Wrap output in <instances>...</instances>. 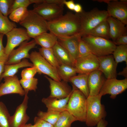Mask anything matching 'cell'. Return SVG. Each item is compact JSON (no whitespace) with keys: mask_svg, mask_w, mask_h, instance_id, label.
<instances>
[{"mask_svg":"<svg viewBox=\"0 0 127 127\" xmlns=\"http://www.w3.org/2000/svg\"><path fill=\"white\" fill-rule=\"evenodd\" d=\"M99 62L98 70L103 74L106 79L116 78L117 64L112 54L98 57Z\"/></svg>","mask_w":127,"mask_h":127,"instance_id":"17","label":"cell"},{"mask_svg":"<svg viewBox=\"0 0 127 127\" xmlns=\"http://www.w3.org/2000/svg\"><path fill=\"white\" fill-rule=\"evenodd\" d=\"M4 34L0 33V62L5 63L7 61L8 56L5 54L4 48L2 44V40Z\"/></svg>","mask_w":127,"mask_h":127,"instance_id":"40","label":"cell"},{"mask_svg":"<svg viewBox=\"0 0 127 127\" xmlns=\"http://www.w3.org/2000/svg\"><path fill=\"white\" fill-rule=\"evenodd\" d=\"M64 5H65L69 9L73 11L75 4L73 0L67 1L64 0Z\"/></svg>","mask_w":127,"mask_h":127,"instance_id":"43","label":"cell"},{"mask_svg":"<svg viewBox=\"0 0 127 127\" xmlns=\"http://www.w3.org/2000/svg\"><path fill=\"white\" fill-rule=\"evenodd\" d=\"M81 39L87 45L92 53L97 57L112 54L116 46L109 39L90 35L84 36Z\"/></svg>","mask_w":127,"mask_h":127,"instance_id":"6","label":"cell"},{"mask_svg":"<svg viewBox=\"0 0 127 127\" xmlns=\"http://www.w3.org/2000/svg\"><path fill=\"white\" fill-rule=\"evenodd\" d=\"M72 86V91L67 104L66 111L77 121L85 122L87 98L78 89L74 86Z\"/></svg>","mask_w":127,"mask_h":127,"instance_id":"3","label":"cell"},{"mask_svg":"<svg viewBox=\"0 0 127 127\" xmlns=\"http://www.w3.org/2000/svg\"><path fill=\"white\" fill-rule=\"evenodd\" d=\"M7 43L4 48L5 52L8 57L11 52L23 42L29 40L30 37L25 29L15 28L6 35Z\"/></svg>","mask_w":127,"mask_h":127,"instance_id":"9","label":"cell"},{"mask_svg":"<svg viewBox=\"0 0 127 127\" xmlns=\"http://www.w3.org/2000/svg\"><path fill=\"white\" fill-rule=\"evenodd\" d=\"M112 54L117 64L125 61L127 65V44L116 46Z\"/></svg>","mask_w":127,"mask_h":127,"instance_id":"29","label":"cell"},{"mask_svg":"<svg viewBox=\"0 0 127 127\" xmlns=\"http://www.w3.org/2000/svg\"><path fill=\"white\" fill-rule=\"evenodd\" d=\"M107 4L109 16L116 18L127 25V0H109Z\"/></svg>","mask_w":127,"mask_h":127,"instance_id":"13","label":"cell"},{"mask_svg":"<svg viewBox=\"0 0 127 127\" xmlns=\"http://www.w3.org/2000/svg\"><path fill=\"white\" fill-rule=\"evenodd\" d=\"M88 35L108 39H110L109 25L107 20L98 24L87 35Z\"/></svg>","mask_w":127,"mask_h":127,"instance_id":"26","label":"cell"},{"mask_svg":"<svg viewBox=\"0 0 127 127\" xmlns=\"http://www.w3.org/2000/svg\"><path fill=\"white\" fill-rule=\"evenodd\" d=\"M16 27L15 23L10 20L7 16L4 15L0 12V33L6 35L15 28Z\"/></svg>","mask_w":127,"mask_h":127,"instance_id":"32","label":"cell"},{"mask_svg":"<svg viewBox=\"0 0 127 127\" xmlns=\"http://www.w3.org/2000/svg\"><path fill=\"white\" fill-rule=\"evenodd\" d=\"M33 39L36 44L40 45L42 48L47 49L52 48L58 41L57 37L50 32L42 33Z\"/></svg>","mask_w":127,"mask_h":127,"instance_id":"23","label":"cell"},{"mask_svg":"<svg viewBox=\"0 0 127 127\" xmlns=\"http://www.w3.org/2000/svg\"><path fill=\"white\" fill-rule=\"evenodd\" d=\"M4 78V82L0 84V97L12 94H18L22 96L24 95V91L16 75L6 77Z\"/></svg>","mask_w":127,"mask_h":127,"instance_id":"16","label":"cell"},{"mask_svg":"<svg viewBox=\"0 0 127 127\" xmlns=\"http://www.w3.org/2000/svg\"><path fill=\"white\" fill-rule=\"evenodd\" d=\"M117 75L123 76L125 78H127V65L125 67L123 68L122 71L117 73Z\"/></svg>","mask_w":127,"mask_h":127,"instance_id":"46","label":"cell"},{"mask_svg":"<svg viewBox=\"0 0 127 127\" xmlns=\"http://www.w3.org/2000/svg\"><path fill=\"white\" fill-rule=\"evenodd\" d=\"M91 53L87 45L81 38L79 43L78 58L85 56Z\"/></svg>","mask_w":127,"mask_h":127,"instance_id":"37","label":"cell"},{"mask_svg":"<svg viewBox=\"0 0 127 127\" xmlns=\"http://www.w3.org/2000/svg\"><path fill=\"white\" fill-rule=\"evenodd\" d=\"M77 119L67 111L61 112L54 127H71L72 123Z\"/></svg>","mask_w":127,"mask_h":127,"instance_id":"28","label":"cell"},{"mask_svg":"<svg viewBox=\"0 0 127 127\" xmlns=\"http://www.w3.org/2000/svg\"><path fill=\"white\" fill-rule=\"evenodd\" d=\"M36 44L34 39L29 42L28 40L23 42L17 48L14 49L11 52L5 64H17L20 62L23 59L29 58L30 54L29 52L31 49L35 48Z\"/></svg>","mask_w":127,"mask_h":127,"instance_id":"11","label":"cell"},{"mask_svg":"<svg viewBox=\"0 0 127 127\" xmlns=\"http://www.w3.org/2000/svg\"><path fill=\"white\" fill-rule=\"evenodd\" d=\"M81 27L79 35L81 37L87 35L102 22L106 20L109 16L107 10L94 8L89 11L83 10L79 13Z\"/></svg>","mask_w":127,"mask_h":127,"instance_id":"4","label":"cell"},{"mask_svg":"<svg viewBox=\"0 0 127 127\" xmlns=\"http://www.w3.org/2000/svg\"><path fill=\"white\" fill-rule=\"evenodd\" d=\"M114 43L116 46L127 44V35H122L119 37Z\"/></svg>","mask_w":127,"mask_h":127,"instance_id":"42","label":"cell"},{"mask_svg":"<svg viewBox=\"0 0 127 127\" xmlns=\"http://www.w3.org/2000/svg\"><path fill=\"white\" fill-rule=\"evenodd\" d=\"M57 38L58 43L69 54L74 67L78 58L79 43L81 37L78 34L70 36Z\"/></svg>","mask_w":127,"mask_h":127,"instance_id":"15","label":"cell"},{"mask_svg":"<svg viewBox=\"0 0 127 127\" xmlns=\"http://www.w3.org/2000/svg\"><path fill=\"white\" fill-rule=\"evenodd\" d=\"M88 75L78 74L71 77L69 82L81 91L87 98L89 95L88 83Z\"/></svg>","mask_w":127,"mask_h":127,"instance_id":"22","label":"cell"},{"mask_svg":"<svg viewBox=\"0 0 127 127\" xmlns=\"http://www.w3.org/2000/svg\"><path fill=\"white\" fill-rule=\"evenodd\" d=\"M34 124L36 125V127H54L53 125L38 116L34 118Z\"/></svg>","mask_w":127,"mask_h":127,"instance_id":"41","label":"cell"},{"mask_svg":"<svg viewBox=\"0 0 127 127\" xmlns=\"http://www.w3.org/2000/svg\"><path fill=\"white\" fill-rule=\"evenodd\" d=\"M14 0H0V12L7 16L11 13L12 4Z\"/></svg>","mask_w":127,"mask_h":127,"instance_id":"36","label":"cell"},{"mask_svg":"<svg viewBox=\"0 0 127 127\" xmlns=\"http://www.w3.org/2000/svg\"><path fill=\"white\" fill-rule=\"evenodd\" d=\"M11 117L5 104L0 101V127H10Z\"/></svg>","mask_w":127,"mask_h":127,"instance_id":"33","label":"cell"},{"mask_svg":"<svg viewBox=\"0 0 127 127\" xmlns=\"http://www.w3.org/2000/svg\"><path fill=\"white\" fill-rule=\"evenodd\" d=\"M108 124L107 121L103 119L100 121L96 125L97 127H106Z\"/></svg>","mask_w":127,"mask_h":127,"instance_id":"45","label":"cell"},{"mask_svg":"<svg viewBox=\"0 0 127 127\" xmlns=\"http://www.w3.org/2000/svg\"><path fill=\"white\" fill-rule=\"evenodd\" d=\"M52 48L60 65L63 64L74 67L69 54L58 41Z\"/></svg>","mask_w":127,"mask_h":127,"instance_id":"25","label":"cell"},{"mask_svg":"<svg viewBox=\"0 0 127 127\" xmlns=\"http://www.w3.org/2000/svg\"><path fill=\"white\" fill-rule=\"evenodd\" d=\"M27 8L21 7L13 11L9 15V18L12 22L19 23L25 17L28 12Z\"/></svg>","mask_w":127,"mask_h":127,"instance_id":"34","label":"cell"},{"mask_svg":"<svg viewBox=\"0 0 127 127\" xmlns=\"http://www.w3.org/2000/svg\"><path fill=\"white\" fill-rule=\"evenodd\" d=\"M107 20L109 25L110 38L114 43L120 36L127 35L126 25L121 21L111 16H108Z\"/></svg>","mask_w":127,"mask_h":127,"instance_id":"20","label":"cell"},{"mask_svg":"<svg viewBox=\"0 0 127 127\" xmlns=\"http://www.w3.org/2000/svg\"><path fill=\"white\" fill-rule=\"evenodd\" d=\"M64 5L45 2L34 4L33 10L47 22L54 20L63 15Z\"/></svg>","mask_w":127,"mask_h":127,"instance_id":"7","label":"cell"},{"mask_svg":"<svg viewBox=\"0 0 127 127\" xmlns=\"http://www.w3.org/2000/svg\"><path fill=\"white\" fill-rule=\"evenodd\" d=\"M102 96L99 94L89 96L86 100L85 123L88 127L96 125L101 120L105 119L107 113L104 105L101 103Z\"/></svg>","mask_w":127,"mask_h":127,"instance_id":"2","label":"cell"},{"mask_svg":"<svg viewBox=\"0 0 127 127\" xmlns=\"http://www.w3.org/2000/svg\"><path fill=\"white\" fill-rule=\"evenodd\" d=\"M81 5L79 4H75L73 11L76 13H79L83 11Z\"/></svg>","mask_w":127,"mask_h":127,"instance_id":"44","label":"cell"},{"mask_svg":"<svg viewBox=\"0 0 127 127\" xmlns=\"http://www.w3.org/2000/svg\"><path fill=\"white\" fill-rule=\"evenodd\" d=\"M19 23L25 28L30 37L33 39L48 31L47 21L33 10H28L26 16Z\"/></svg>","mask_w":127,"mask_h":127,"instance_id":"5","label":"cell"},{"mask_svg":"<svg viewBox=\"0 0 127 127\" xmlns=\"http://www.w3.org/2000/svg\"><path fill=\"white\" fill-rule=\"evenodd\" d=\"M5 63L4 62H0V76L4 71Z\"/></svg>","mask_w":127,"mask_h":127,"instance_id":"47","label":"cell"},{"mask_svg":"<svg viewBox=\"0 0 127 127\" xmlns=\"http://www.w3.org/2000/svg\"><path fill=\"white\" fill-rule=\"evenodd\" d=\"M24 97L22 102L16 108L15 113L11 116L10 127H21L27 124L29 119L27 113L29 97L28 92L25 91Z\"/></svg>","mask_w":127,"mask_h":127,"instance_id":"14","label":"cell"},{"mask_svg":"<svg viewBox=\"0 0 127 127\" xmlns=\"http://www.w3.org/2000/svg\"><path fill=\"white\" fill-rule=\"evenodd\" d=\"M37 73L36 67L33 66L23 69L21 74V79H28L34 77V76Z\"/></svg>","mask_w":127,"mask_h":127,"instance_id":"38","label":"cell"},{"mask_svg":"<svg viewBox=\"0 0 127 127\" xmlns=\"http://www.w3.org/2000/svg\"><path fill=\"white\" fill-rule=\"evenodd\" d=\"M106 79L102 73L98 69L90 73L88 78L89 96L98 95Z\"/></svg>","mask_w":127,"mask_h":127,"instance_id":"19","label":"cell"},{"mask_svg":"<svg viewBox=\"0 0 127 127\" xmlns=\"http://www.w3.org/2000/svg\"><path fill=\"white\" fill-rule=\"evenodd\" d=\"M70 95L65 98L61 99L49 96L47 98H43L42 102L46 106L47 111H53L61 112L66 111L67 104Z\"/></svg>","mask_w":127,"mask_h":127,"instance_id":"21","label":"cell"},{"mask_svg":"<svg viewBox=\"0 0 127 127\" xmlns=\"http://www.w3.org/2000/svg\"><path fill=\"white\" fill-rule=\"evenodd\" d=\"M29 59L33 66L36 68L37 73L39 74L47 75L56 81L61 80L56 68L47 62L39 52L36 51L32 52L30 54Z\"/></svg>","mask_w":127,"mask_h":127,"instance_id":"8","label":"cell"},{"mask_svg":"<svg viewBox=\"0 0 127 127\" xmlns=\"http://www.w3.org/2000/svg\"><path fill=\"white\" fill-rule=\"evenodd\" d=\"M39 52L49 64L56 68L60 65L54 53L52 48L47 49L41 48Z\"/></svg>","mask_w":127,"mask_h":127,"instance_id":"30","label":"cell"},{"mask_svg":"<svg viewBox=\"0 0 127 127\" xmlns=\"http://www.w3.org/2000/svg\"><path fill=\"white\" fill-rule=\"evenodd\" d=\"M81 27L79 14L68 12L52 21L47 22L48 31L57 37L79 34Z\"/></svg>","mask_w":127,"mask_h":127,"instance_id":"1","label":"cell"},{"mask_svg":"<svg viewBox=\"0 0 127 127\" xmlns=\"http://www.w3.org/2000/svg\"><path fill=\"white\" fill-rule=\"evenodd\" d=\"M45 76L50 84V93L49 96L61 99L65 98L70 95L72 89L67 82L63 80L56 81Z\"/></svg>","mask_w":127,"mask_h":127,"instance_id":"18","label":"cell"},{"mask_svg":"<svg viewBox=\"0 0 127 127\" xmlns=\"http://www.w3.org/2000/svg\"><path fill=\"white\" fill-rule=\"evenodd\" d=\"M20 80V83L25 91H35L37 88L38 79L33 77L28 79H21Z\"/></svg>","mask_w":127,"mask_h":127,"instance_id":"35","label":"cell"},{"mask_svg":"<svg viewBox=\"0 0 127 127\" xmlns=\"http://www.w3.org/2000/svg\"><path fill=\"white\" fill-rule=\"evenodd\" d=\"M33 65L26 59H23L18 63L10 64H5L4 71L0 76V82L2 79L9 76H13L17 72L20 68L26 67H32Z\"/></svg>","mask_w":127,"mask_h":127,"instance_id":"24","label":"cell"},{"mask_svg":"<svg viewBox=\"0 0 127 127\" xmlns=\"http://www.w3.org/2000/svg\"><path fill=\"white\" fill-rule=\"evenodd\" d=\"M58 75L61 80L67 82L70 78L76 75V70L74 67L61 64L56 68Z\"/></svg>","mask_w":127,"mask_h":127,"instance_id":"27","label":"cell"},{"mask_svg":"<svg viewBox=\"0 0 127 127\" xmlns=\"http://www.w3.org/2000/svg\"><path fill=\"white\" fill-rule=\"evenodd\" d=\"M60 112L53 111H47V112L38 111L37 116L54 125L57 121Z\"/></svg>","mask_w":127,"mask_h":127,"instance_id":"31","label":"cell"},{"mask_svg":"<svg viewBox=\"0 0 127 127\" xmlns=\"http://www.w3.org/2000/svg\"><path fill=\"white\" fill-rule=\"evenodd\" d=\"M99 62L98 57L91 53L87 56L79 57L74 64L77 73L89 75L98 69Z\"/></svg>","mask_w":127,"mask_h":127,"instance_id":"12","label":"cell"},{"mask_svg":"<svg viewBox=\"0 0 127 127\" xmlns=\"http://www.w3.org/2000/svg\"><path fill=\"white\" fill-rule=\"evenodd\" d=\"M21 127H36V125L34 124V125L31 123L26 124Z\"/></svg>","mask_w":127,"mask_h":127,"instance_id":"48","label":"cell"},{"mask_svg":"<svg viewBox=\"0 0 127 127\" xmlns=\"http://www.w3.org/2000/svg\"><path fill=\"white\" fill-rule=\"evenodd\" d=\"M127 88V78L118 80L116 78L106 79L99 95L101 96L107 94L115 99L117 96L125 91Z\"/></svg>","mask_w":127,"mask_h":127,"instance_id":"10","label":"cell"},{"mask_svg":"<svg viewBox=\"0 0 127 127\" xmlns=\"http://www.w3.org/2000/svg\"><path fill=\"white\" fill-rule=\"evenodd\" d=\"M32 3L31 0H14L11 7V13L15 9L20 7L27 8Z\"/></svg>","mask_w":127,"mask_h":127,"instance_id":"39","label":"cell"}]
</instances>
